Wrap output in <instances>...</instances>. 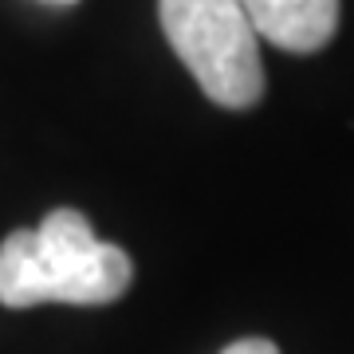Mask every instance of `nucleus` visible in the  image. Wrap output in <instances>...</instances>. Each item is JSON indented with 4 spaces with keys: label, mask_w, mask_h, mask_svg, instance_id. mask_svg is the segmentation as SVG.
Masks as SVG:
<instances>
[{
    "label": "nucleus",
    "mask_w": 354,
    "mask_h": 354,
    "mask_svg": "<svg viewBox=\"0 0 354 354\" xmlns=\"http://www.w3.org/2000/svg\"><path fill=\"white\" fill-rule=\"evenodd\" d=\"M134 264L118 244L95 236L79 209H55L39 228H16L0 241V304H75L102 307L122 299Z\"/></svg>",
    "instance_id": "1"
},
{
    "label": "nucleus",
    "mask_w": 354,
    "mask_h": 354,
    "mask_svg": "<svg viewBox=\"0 0 354 354\" xmlns=\"http://www.w3.org/2000/svg\"><path fill=\"white\" fill-rule=\"evenodd\" d=\"M177 59L216 106L248 111L264 95L260 32L244 0H158Z\"/></svg>",
    "instance_id": "2"
},
{
    "label": "nucleus",
    "mask_w": 354,
    "mask_h": 354,
    "mask_svg": "<svg viewBox=\"0 0 354 354\" xmlns=\"http://www.w3.org/2000/svg\"><path fill=\"white\" fill-rule=\"evenodd\" d=\"M256 32L283 51H319L339 28V0H244Z\"/></svg>",
    "instance_id": "3"
},
{
    "label": "nucleus",
    "mask_w": 354,
    "mask_h": 354,
    "mask_svg": "<svg viewBox=\"0 0 354 354\" xmlns=\"http://www.w3.org/2000/svg\"><path fill=\"white\" fill-rule=\"evenodd\" d=\"M221 354H279V346L276 342H268V339H236Z\"/></svg>",
    "instance_id": "4"
}]
</instances>
